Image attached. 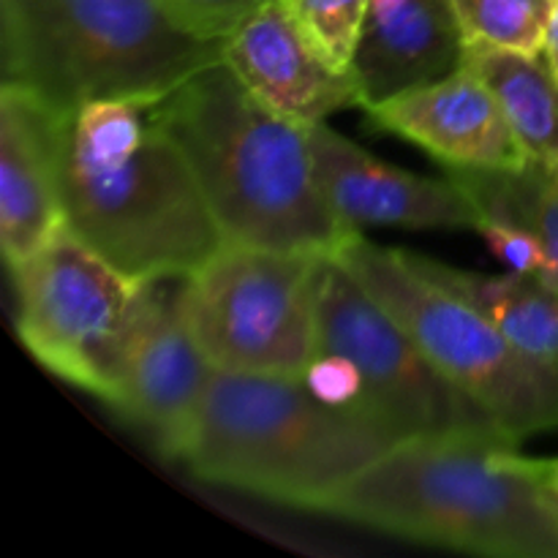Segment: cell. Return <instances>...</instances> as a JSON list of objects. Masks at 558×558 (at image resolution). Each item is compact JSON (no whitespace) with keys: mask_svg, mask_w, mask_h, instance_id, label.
<instances>
[{"mask_svg":"<svg viewBox=\"0 0 558 558\" xmlns=\"http://www.w3.org/2000/svg\"><path fill=\"white\" fill-rule=\"evenodd\" d=\"M16 336L58 379L114 407L150 283L134 281L65 229L11 270Z\"/></svg>","mask_w":558,"mask_h":558,"instance_id":"obj_7","label":"cell"},{"mask_svg":"<svg viewBox=\"0 0 558 558\" xmlns=\"http://www.w3.org/2000/svg\"><path fill=\"white\" fill-rule=\"evenodd\" d=\"M463 52L452 0H368L352 71L368 107L452 74Z\"/></svg>","mask_w":558,"mask_h":558,"instance_id":"obj_15","label":"cell"},{"mask_svg":"<svg viewBox=\"0 0 558 558\" xmlns=\"http://www.w3.org/2000/svg\"><path fill=\"white\" fill-rule=\"evenodd\" d=\"M477 234L485 240L490 254H494L507 270L523 272V276H537L543 278V281L558 287L554 259L548 256L545 245L539 243L529 229H523L521 223L507 221V218L483 216Z\"/></svg>","mask_w":558,"mask_h":558,"instance_id":"obj_21","label":"cell"},{"mask_svg":"<svg viewBox=\"0 0 558 558\" xmlns=\"http://www.w3.org/2000/svg\"><path fill=\"white\" fill-rule=\"evenodd\" d=\"M521 441L494 425L396 441L319 512L496 558H558L554 499Z\"/></svg>","mask_w":558,"mask_h":558,"instance_id":"obj_1","label":"cell"},{"mask_svg":"<svg viewBox=\"0 0 558 558\" xmlns=\"http://www.w3.org/2000/svg\"><path fill=\"white\" fill-rule=\"evenodd\" d=\"M554 499V510H556V518H558V496H550Z\"/></svg>","mask_w":558,"mask_h":558,"instance_id":"obj_26","label":"cell"},{"mask_svg":"<svg viewBox=\"0 0 558 558\" xmlns=\"http://www.w3.org/2000/svg\"><path fill=\"white\" fill-rule=\"evenodd\" d=\"M65 229L134 281L185 278L223 232L153 101L76 109L63 169Z\"/></svg>","mask_w":558,"mask_h":558,"instance_id":"obj_3","label":"cell"},{"mask_svg":"<svg viewBox=\"0 0 558 558\" xmlns=\"http://www.w3.org/2000/svg\"><path fill=\"white\" fill-rule=\"evenodd\" d=\"M396 441L363 414L322 401L303 376L216 368L169 458L202 483L319 512Z\"/></svg>","mask_w":558,"mask_h":558,"instance_id":"obj_4","label":"cell"},{"mask_svg":"<svg viewBox=\"0 0 558 558\" xmlns=\"http://www.w3.org/2000/svg\"><path fill=\"white\" fill-rule=\"evenodd\" d=\"M558 0H452L463 41L543 52Z\"/></svg>","mask_w":558,"mask_h":558,"instance_id":"obj_19","label":"cell"},{"mask_svg":"<svg viewBox=\"0 0 558 558\" xmlns=\"http://www.w3.org/2000/svg\"><path fill=\"white\" fill-rule=\"evenodd\" d=\"M543 54H545V60H548L550 69H554V74H556V80H558V3H556V9H554V16H550L548 33H545Z\"/></svg>","mask_w":558,"mask_h":558,"instance_id":"obj_25","label":"cell"},{"mask_svg":"<svg viewBox=\"0 0 558 558\" xmlns=\"http://www.w3.org/2000/svg\"><path fill=\"white\" fill-rule=\"evenodd\" d=\"M322 254L223 240L183 278L191 330L218 371L303 376L316 354Z\"/></svg>","mask_w":558,"mask_h":558,"instance_id":"obj_8","label":"cell"},{"mask_svg":"<svg viewBox=\"0 0 558 558\" xmlns=\"http://www.w3.org/2000/svg\"><path fill=\"white\" fill-rule=\"evenodd\" d=\"M153 109L183 150L223 240L327 256L357 234L322 191L308 129L262 104L223 58Z\"/></svg>","mask_w":558,"mask_h":558,"instance_id":"obj_2","label":"cell"},{"mask_svg":"<svg viewBox=\"0 0 558 558\" xmlns=\"http://www.w3.org/2000/svg\"><path fill=\"white\" fill-rule=\"evenodd\" d=\"M463 63L488 82L529 161L558 172V80L545 54L466 44Z\"/></svg>","mask_w":558,"mask_h":558,"instance_id":"obj_17","label":"cell"},{"mask_svg":"<svg viewBox=\"0 0 558 558\" xmlns=\"http://www.w3.org/2000/svg\"><path fill=\"white\" fill-rule=\"evenodd\" d=\"M221 58L223 41L191 33L158 0H0L3 82L71 114L158 101Z\"/></svg>","mask_w":558,"mask_h":558,"instance_id":"obj_5","label":"cell"},{"mask_svg":"<svg viewBox=\"0 0 558 558\" xmlns=\"http://www.w3.org/2000/svg\"><path fill=\"white\" fill-rule=\"evenodd\" d=\"M316 349L341 354L360 371V412L392 439L494 425L436 371L401 319L330 254L316 283Z\"/></svg>","mask_w":558,"mask_h":558,"instance_id":"obj_9","label":"cell"},{"mask_svg":"<svg viewBox=\"0 0 558 558\" xmlns=\"http://www.w3.org/2000/svg\"><path fill=\"white\" fill-rule=\"evenodd\" d=\"M539 483L550 496H558V458H532Z\"/></svg>","mask_w":558,"mask_h":558,"instance_id":"obj_24","label":"cell"},{"mask_svg":"<svg viewBox=\"0 0 558 558\" xmlns=\"http://www.w3.org/2000/svg\"><path fill=\"white\" fill-rule=\"evenodd\" d=\"M336 256L412 332L441 376L515 441L558 430V368L529 357L412 254L352 234Z\"/></svg>","mask_w":558,"mask_h":558,"instance_id":"obj_6","label":"cell"},{"mask_svg":"<svg viewBox=\"0 0 558 558\" xmlns=\"http://www.w3.org/2000/svg\"><path fill=\"white\" fill-rule=\"evenodd\" d=\"M308 140L322 191L354 232L365 227L477 232L483 213L450 174L425 178L392 167L327 123L311 125Z\"/></svg>","mask_w":558,"mask_h":558,"instance_id":"obj_11","label":"cell"},{"mask_svg":"<svg viewBox=\"0 0 558 558\" xmlns=\"http://www.w3.org/2000/svg\"><path fill=\"white\" fill-rule=\"evenodd\" d=\"M223 63L262 104L305 129L365 107L354 71L332 65L283 0L262 5L223 41Z\"/></svg>","mask_w":558,"mask_h":558,"instance_id":"obj_14","label":"cell"},{"mask_svg":"<svg viewBox=\"0 0 558 558\" xmlns=\"http://www.w3.org/2000/svg\"><path fill=\"white\" fill-rule=\"evenodd\" d=\"M303 381L308 385V390L314 392V396H319L322 401H327L330 407L363 414L360 412V403H363V376H360V371L354 368L347 357H341V354L316 349L314 360H311L308 368H305ZM371 423H374V420H371Z\"/></svg>","mask_w":558,"mask_h":558,"instance_id":"obj_23","label":"cell"},{"mask_svg":"<svg viewBox=\"0 0 558 558\" xmlns=\"http://www.w3.org/2000/svg\"><path fill=\"white\" fill-rule=\"evenodd\" d=\"M436 283L483 311L521 352L558 368V287L523 272H474L412 254Z\"/></svg>","mask_w":558,"mask_h":558,"instance_id":"obj_16","label":"cell"},{"mask_svg":"<svg viewBox=\"0 0 558 558\" xmlns=\"http://www.w3.org/2000/svg\"><path fill=\"white\" fill-rule=\"evenodd\" d=\"M456 183L466 189L483 216L507 218L521 223L545 245L556 265L558 278V172L537 161H526L515 169H452Z\"/></svg>","mask_w":558,"mask_h":558,"instance_id":"obj_18","label":"cell"},{"mask_svg":"<svg viewBox=\"0 0 558 558\" xmlns=\"http://www.w3.org/2000/svg\"><path fill=\"white\" fill-rule=\"evenodd\" d=\"M365 120L374 131L412 142L447 172H494L529 161L488 82L466 63L441 80L368 104Z\"/></svg>","mask_w":558,"mask_h":558,"instance_id":"obj_12","label":"cell"},{"mask_svg":"<svg viewBox=\"0 0 558 558\" xmlns=\"http://www.w3.org/2000/svg\"><path fill=\"white\" fill-rule=\"evenodd\" d=\"M332 65L352 71L368 0H283Z\"/></svg>","mask_w":558,"mask_h":558,"instance_id":"obj_20","label":"cell"},{"mask_svg":"<svg viewBox=\"0 0 558 558\" xmlns=\"http://www.w3.org/2000/svg\"><path fill=\"white\" fill-rule=\"evenodd\" d=\"M71 118L25 87L0 85V251L9 270L65 232Z\"/></svg>","mask_w":558,"mask_h":558,"instance_id":"obj_10","label":"cell"},{"mask_svg":"<svg viewBox=\"0 0 558 558\" xmlns=\"http://www.w3.org/2000/svg\"><path fill=\"white\" fill-rule=\"evenodd\" d=\"M191 33L227 41L254 11L270 0H158Z\"/></svg>","mask_w":558,"mask_h":558,"instance_id":"obj_22","label":"cell"},{"mask_svg":"<svg viewBox=\"0 0 558 558\" xmlns=\"http://www.w3.org/2000/svg\"><path fill=\"white\" fill-rule=\"evenodd\" d=\"M213 374L216 365L202 352L185 314L183 278L153 281L114 409L147 430L158 450L169 456L189 428Z\"/></svg>","mask_w":558,"mask_h":558,"instance_id":"obj_13","label":"cell"}]
</instances>
